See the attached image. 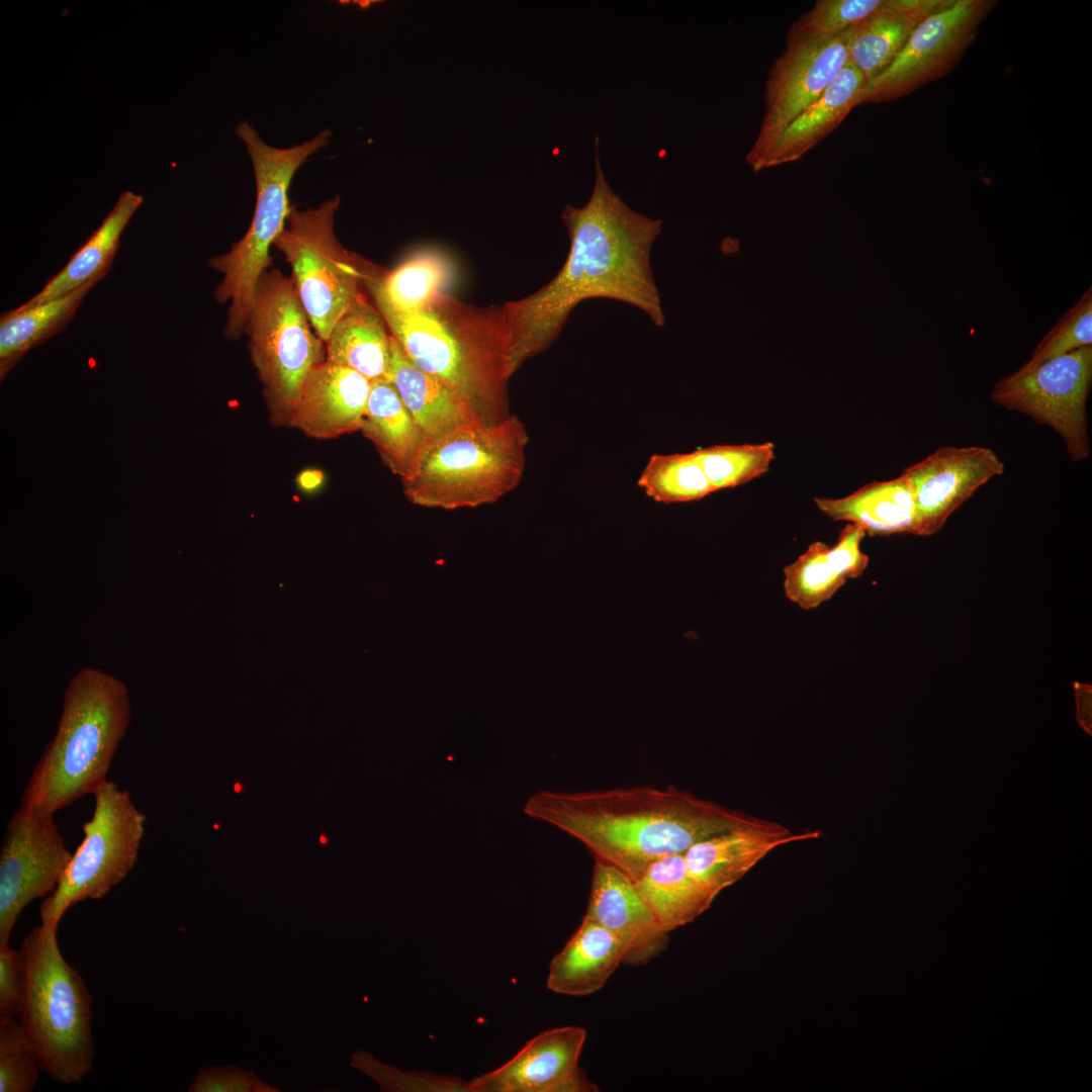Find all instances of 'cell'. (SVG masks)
<instances>
[{
	"instance_id": "6",
	"label": "cell",
	"mask_w": 1092,
	"mask_h": 1092,
	"mask_svg": "<svg viewBox=\"0 0 1092 1092\" xmlns=\"http://www.w3.org/2000/svg\"><path fill=\"white\" fill-rule=\"evenodd\" d=\"M58 925L31 929L19 948L21 1024L42 1070L62 1084L81 1082L92 1070V997L80 973L63 957Z\"/></svg>"
},
{
	"instance_id": "9",
	"label": "cell",
	"mask_w": 1092,
	"mask_h": 1092,
	"mask_svg": "<svg viewBox=\"0 0 1092 1092\" xmlns=\"http://www.w3.org/2000/svg\"><path fill=\"white\" fill-rule=\"evenodd\" d=\"M340 197L316 207L291 206L273 246L291 267V279L316 335L326 343L347 308L359 297L375 265L347 251L335 231Z\"/></svg>"
},
{
	"instance_id": "18",
	"label": "cell",
	"mask_w": 1092,
	"mask_h": 1092,
	"mask_svg": "<svg viewBox=\"0 0 1092 1092\" xmlns=\"http://www.w3.org/2000/svg\"><path fill=\"white\" fill-rule=\"evenodd\" d=\"M820 836L819 830L795 833L785 825L763 819L703 839L684 855L691 876L716 898L774 849Z\"/></svg>"
},
{
	"instance_id": "42",
	"label": "cell",
	"mask_w": 1092,
	"mask_h": 1092,
	"mask_svg": "<svg viewBox=\"0 0 1092 1092\" xmlns=\"http://www.w3.org/2000/svg\"><path fill=\"white\" fill-rule=\"evenodd\" d=\"M320 840H321V842H322V843H326V842H327V838H326L325 836H321Z\"/></svg>"
},
{
	"instance_id": "32",
	"label": "cell",
	"mask_w": 1092,
	"mask_h": 1092,
	"mask_svg": "<svg viewBox=\"0 0 1092 1092\" xmlns=\"http://www.w3.org/2000/svg\"><path fill=\"white\" fill-rule=\"evenodd\" d=\"M713 492L745 484L768 469L775 459L771 442L713 445L693 451Z\"/></svg>"
},
{
	"instance_id": "19",
	"label": "cell",
	"mask_w": 1092,
	"mask_h": 1092,
	"mask_svg": "<svg viewBox=\"0 0 1092 1092\" xmlns=\"http://www.w3.org/2000/svg\"><path fill=\"white\" fill-rule=\"evenodd\" d=\"M370 390L363 375L325 361L305 379L289 428L321 440L360 431Z\"/></svg>"
},
{
	"instance_id": "5",
	"label": "cell",
	"mask_w": 1092,
	"mask_h": 1092,
	"mask_svg": "<svg viewBox=\"0 0 1092 1092\" xmlns=\"http://www.w3.org/2000/svg\"><path fill=\"white\" fill-rule=\"evenodd\" d=\"M529 436L510 414L497 423L474 421L425 441L401 477L414 505L444 510L493 504L520 483Z\"/></svg>"
},
{
	"instance_id": "39",
	"label": "cell",
	"mask_w": 1092,
	"mask_h": 1092,
	"mask_svg": "<svg viewBox=\"0 0 1092 1092\" xmlns=\"http://www.w3.org/2000/svg\"><path fill=\"white\" fill-rule=\"evenodd\" d=\"M866 535L862 527L848 523L839 532L835 545L829 547L830 565L846 580L861 576L869 565V556L860 549Z\"/></svg>"
},
{
	"instance_id": "23",
	"label": "cell",
	"mask_w": 1092,
	"mask_h": 1092,
	"mask_svg": "<svg viewBox=\"0 0 1092 1092\" xmlns=\"http://www.w3.org/2000/svg\"><path fill=\"white\" fill-rule=\"evenodd\" d=\"M390 346L389 380L425 441L462 425L482 421L459 392L438 377L415 366L392 336Z\"/></svg>"
},
{
	"instance_id": "14",
	"label": "cell",
	"mask_w": 1092,
	"mask_h": 1092,
	"mask_svg": "<svg viewBox=\"0 0 1092 1092\" xmlns=\"http://www.w3.org/2000/svg\"><path fill=\"white\" fill-rule=\"evenodd\" d=\"M71 857L54 815L20 805L0 852V946L9 944L22 910L57 889Z\"/></svg>"
},
{
	"instance_id": "30",
	"label": "cell",
	"mask_w": 1092,
	"mask_h": 1092,
	"mask_svg": "<svg viewBox=\"0 0 1092 1092\" xmlns=\"http://www.w3.org/2000/svg\"><path fill=\"white\" fill-rule=\"evenodd\" d=\"M634 883L667 932L694 921L715 900L689 873L684 852L654 861Z\"/></svg>"
},
{
	"instance_id": "34",
	"label": "cell",
	"mask_w": 1092,
	"mask_h": 1092,
	"mask_svg": "<svg viewBox=\"0 0 1092 1092\" xmlns=\"http://www.w3.org/2000/svg\"><path fill=\"white\" fill-rule=\"evenodd\" d=\"M352 1068L374 1080L386 1092H472L470 1082L431 1072L401 1071L383 1064L366 1051H357L349 1061Z\"/></svg>"
},
{
	"instance_id": "24",
	"label": "cell",
	"mask_w": 1092,
	"mask_h": 1092,
	"mask_svg": "<svg viewBox=\"0 0 1092 1092\" xmlns=\"http://www.w3.org/2000/svg\"><path fill=\"white\" fill-rule=\"evenodd\" d=\"M391 335L383 316L363 293L340 316L326 341V361L368 380H389Z\"/></svg>"
},
{
	"instance_id": "35",
	"label": "cell",
	"mask_w": 1092,
	"mask_h": 1092,
	"mask_svg": "<svg viewBox=\"0 0 1092 1092\" xmlns=\"http://www.w3.org/2000/svg\"><path fill=\"white\" fill-rule=\"evenodd\" d=\"M42 1070L19 1021L0 1022V1092H31Z\"/></svg>"
},
{
	"instance_id": "15",
	"label": "cell",
	"mask_w": 1092,
	"mask_h": 1092,
	"mask_svg": "<svg viewBox=\"0 0 1092 1092\" xmlns=\"http://www.w3.org/2000/svg\"><path fill=\"white\" fill-rule=\"evenodd\" d=\"M1004 463L990 448L943 446L901 473L914 500L912 534L937 533L950 515L991 478Z\"/></svg>"
},
{
	"instance_id": "12",
	"label": "cell",
	"mask_w": 1092,
	"mask_h": 1092,
	"mask_svg": "<svg viewBox=\"0 0 1092 1092\" xmlns=\"http://www.w3.org/2000/svg\"><path fill=\"white\" fill-rule=\"evenodd\" d=\"M847 29L836 34L790 27L786 48L768 71L763 91L765 112L753 146L745 156L753 171L780 133L817 100L848 63Z\"/></svg>"
},
{
	"instance_id": "1",
	"label": "cell",
	"mask_w": 1092,
	"mask_h": 1092,
	"mask_svg": "<svg viewBox=\"0 0 1092 1092\" xmlns=\"http://www.w3.org/2000/svg\"><path fill=\"white\" fill-rule=\"evenodd\" d=\"M596 177L588 201L567 204L562 219L569 238L567 258L543 287L502 305L509 338L512 376L559 337L571 311L583 300L606 298L643 311L665 325L651 268L652 246L662 220L633 210L607 181L596 149Z\"/></svg>"
},
{
	"instance_id": "3",
	"label": "cell",
	"mask_w": 1092,
	"mask_h": 1092,
	"mask_svg": "<svg viewBox=\"0 0 1092 1092\" xmlns=\"http://www.w3.org/2000/svg\"><path fill=\"white\" fill-rule=\"evenodd\" d=\"M374 304L415 366L459 392L483 422L510 415L512 374L502 306H476L447 292L413 312Z\"/></svg>"
},
{
	"instance_id": "43",
	"label": "cell",
	"mask_w": 1092,
	"mask_h": 1092,
	"mask_svg": "<svg viewBox=\"0 0 1092 1092\" xmlns=\"http://www.w3.org/2000/svg\"><path fill=\"white\" fill-rule=\"evenodd\" d=\"M240 790H241L240 786L236 785V791L239 792Z\"/></svg>"
},
{
	"instance_id": "10",
	"label": "cell",
	"mask_w": 1092,
	"mask_h": 1092,
	"mask_svg": "<svg viewBox=\"0 0 1092 1092\" xmlns=\"http://www.w3.org/2000/svg\"><path fill=\"white\" fill-rule=\"evenodd\" d=\"M93 795L94 811L83 825V840L72 853L57 889L39 907L43 924L59 926L70 907L103 898L128 875L138 859L145 814L128 791L109 780Z\"/></svg>"
},
{
	"instance_id": "4",
	"label": "cell",
	"mask_w": 1092,
	"mask_h": 1092,
	"mask_svg": "<svg viewBox=\"0 0 1092 1092\" xmlns=\"http://www.w3.org/2000/svg\"><path fill=\"white\" fill-rule=\"evenodd\" d=\"M127 688L104 670L86 667L69 682L55 737L47 744L21 805L55 814L94 794L130 722Z\"/></svg>"
},
{
	"instance_id": "27",
	"label": "cell",
	"mask_w": 1092,
	"mask_h": 1092,
	"mask_svg": "<svg viewBox=\"0 0 1092 1092\" xmlns=\"http://www.w3.org/2000/svg\"><path fill=\"white\" fill-rule=\"evenodd\" d=\"M360 431L400 478L412 469L425 438L390 380L371 382Z\"/></svg>"
},
{
	"instance_id": "16",
	"label": "cell",
	"mask_w": 1092,
	"mask_h": 1092,
	"mask_svg": "<svg viewBox=\"0 0 1092 1092\" xmlns=\"http://www.w3.org/2000/svg\"><path fill=\"white\" fill-rule=\"evenodd\" d=\"M585 1039L580 1026L545 1030L509 1062L469 1081L472 1092H597L578 1065Z\"/></svg>"
},
{
	"instance_id": "31",
	"label": "cell",
	"mask_w": 1092,
	"mask_h": 1092,
	"mask_svg": "<svg viewBox=\"0 0 1092 1092\" xmlns=\"http://www.w3.org/2000/svg\"><path fill=\"white\" fill-rule=\"evenodd\" d=\"M638 486L648 497L663 504L700 500L713 492L693 452L652 455Z\"/></svg>"
},
{
	"instance_id": "38",
	"label": "cell",
	"mask_w": 1092,
	"mask_h": 1092,
	"mask_svg": "<svg viewBox=\"0 0 1092 1092\" xmlns=\"http://www.w3.org/2000/svg\"><path fill=\"white\" fill-rule=\"evenodd\" d=\"M189 1092H279L254 1072L236 1065L206 1066L194 1076Z\"/></svg>"
},
{
	"instance_id": "2",
	"label": "cell",
	"mask_w": 1092,
	"mask_h": 1092,
	"mask_svg": "<svg viewBox=\"0 0 1092 1092\" xmlns=\"http://www.w3.org/2000/svg\"><path fill=\"white\" fill-rule=\"evenodd\" d=\"M524 812L574 837L596 859L614 866L633 882L661 857L763 820L674 787L541 791L527 800Z\"/></svg>"
},
{
	"instance_id": "17",
	"label": "cell",
	"mask_w": 1092,
	"mask_h": 1092,
	"mask_svg": "<svg viewBox=\"0 0 1092 1092\" xmlns=\"http://www.w3.org/2000/svg\"><path fill=\"white\" fill-rule=\"evenodd\" d=\"M585 917L616 935L625 947L624 965L644 967L667 949L669 932L622 871L596 859Z\"/></svg>"
},
{
	"instance_id": "28",
	"label": "cell",
	"mask_w": 1092,
	"mask_h": 1092,
	"mask_svg": "<svg viewBox=\"0 0 1092 1092\" xmlns=\"http://www.w3.org/2000/svg\"><path fill=\"white\" fill-rule=\"evenodd\" d=\"M105 276L96 277L62 297L31 306L20 304L0 316V379L20 359L72 322L88 292Z\"/></svg>"
},
{
	"instance_id": "40",
	"label": "cell",
	"mask_w": 1092,
	"mask_h": 1092,
	"mask_svg": "<svg viewBox=\"0 0 1092 1092\" xmlns=\"http://www.w3.org/2000/svg\"><path fill=\"white\" fill-rule=\"evenodd\" d=\"M22 993V964L19 949L0 946V1022L18 1016Z\"/></svg>"
},
{
	"instance_id": "7",
	"label": "cell",
	"mask_w": 1092,
	"mask_h": 1092,
	"mask_svg": "<svg viewBox=\"0 0 1092 1092\" xmlns=\"http://www.w3.org/2000/svg\"><path fill=\"white\" fill-rule=\"evenodd\" d=\"M250 155L256 181V203L246 234L230 251L208 259V266L219 273L221 281L213 297L219 304L230 303L223 334L237 340L244 334L259 279L271 267L269 249L285 229L291 206L288 190L299 167L331 141L325 129L309 141L289 148L266 144L253 125L241 121L235 130Z\"/></svg>"
},
{
	"instance_id": "26",
	"label": "cell",
	"mask_w": 1092,
	"mask_h": 1092,
	"mask_svg": "<svg viewBox=\"0 0 1092 1092\" xmlns=\"http://www.w3.org/2000/svg\"><path fill=\"white\" fill-rule=\"evenodd\" d=\"M814 502L827 517L856 524L870 535L912 534L913 494L901 474L868 483L845 497H815Z\"/></svg>"
},
{
	"instance_id": "22",
	"label": "cell",
	"mask_w": 1092,
	"mask_h": 1092,
	"mask_svg": "<svg viewBox=\"0 0 1092 1092\" xmlns=\"http://www.w3.org/2000/svg\"><path fill=\"white\" fill-rule=\"evenodd\" d=\"M867 79L851 64L841 70L823 94L803 110L780 133L768 151L762 169L797 162L837 128L859 105Z\"/></svg>"
},
{
	"instance_id": "8",
	"label": "cell",
	"mask_w": 1092,
	"mask_h": 1092,
	"mask_svg": "<svg viewBox=\"0 0 1092 1092\" xmlns=\"http://www.w3.org/2000/svg\"><path fill=\"white\" fill-rule=\"evenodd\" d=\"M244 333L274 427H290L310 371L326 361L291 277L269 268L259 279Z\"/></svg>"
},
{
	"instance_id": "37",
	"label": "cell",
	"mask_w": 1092,
	"mask_h": 1092,
	"mask_svg": "<svg viewBox=\"0 0 1092 1092\" xmlns=\"http://www.w3.org/2000/svg\"><path fill=\"white\" fill-rule=\"evenodd\" d=\"M885 0H818L791 26L800 31L836 34L876 13Z\"/></svg>"
},
{
	"instance_id": "29",
	"label": "cell",
	"mask_w": 1092,
	"mask_h": 1092,
	"mask_svg": "<svg viewBox=\"0 0 1092 1092\" xmlns=\"http://www.w3.org/2000/svg\"><path fill=\"white\" fill-rule=\"evenodd\" d=\"M453 276V265L444 254L425 250L406 258L390 271H381L375 266L365 281V288L374 302L395 311L413 312L446 292Z\"/></svg>"
},
{
	"instance_id": "20",
	"label": "cell",
	"mask_w": 1092,
	"mask_h": 1092,
	"mask_svg": "<svg viewBox=\"0 0 1092 1092\" xmlns=\"http://www.w3.org/2000/svg\"><path fill=\"white\" fill-rule=\"evenodd\" d=\"M952 0H885L873 15L847 28L848 63L867 79L883 73L898 57L916 26Z\"/></svg>"
},
{
	"instance_id": "21",
	"label": "cell",
	"mask_w": 1092,
	"mask_h": 1092,
	"mask_svg": "<svg viewBox=\"0 0 1092 1092\" xmlns=\"http://www.w3.org/2000/svg\"><path fill=\"white\" fill-rule=\"evenodd\" d=\"M624 960L621 940L583 916L578 928L551 960L546 986L561 995H592L605 987Z\"/></svg>"
},
{
	"instance_id": "13",
	"label": "cell",
	"mask_w": 1092,
	"mask_h": 1092,
	"mask_svg": "<svg viewBox=\"0 0 1092 1092\" xmlns=\"http://www.w3.org/2000/svg\"><path fill=\"white\" fill-rule=\"evenodd\" d=\"M997 2L952 0L922 20L894 62L869 81L859 105L902 98L948 74L976 38L979 25Z\"/></svg>"
},
{
	"instance_id": "33",
	"label": "cell",
	"mask_w": 1092,
	"mask_h": 1092,
	"mask_svg": "<svg viewBox=\"0 0 1092 1092\" xmlns=\"http://www.w3.org/2000/svg\"><path fill=\"white\" fill-rule=\"evenodd\" d=\"M829 547L815 541L784 568L785 596L803 610L818 608L846 582L829 563Z\"/></svg>"
},
{
	"instance_id": "25",
	"label": "cell",
	"mask_w": 1092,
	"mask_h": 1092,
	"mask_svg": "<svg viewBox=\"0 0 1092 1092\" xmlns=\"http://www.w3.org/2000/svg\"><path fill=\"white\" fill-rule=\"evenodd\" d=\"M143 201L144 197L141 195L131 191L122 192L101 224L72 255L67 264L22 305L31 306L62 297L96 277L106 276L118 250L121 235Z\"/></svg>"
},
{
	"instance_id": "41",
	"label": "cell",
	"mask_w": 1092,
	"mask_h": 1092,
	"mask_svg": "<svg viewBox=\"0 0 1092 1092\" xmlns=\"http://www.w3.org/2000/svg\"><path fill=\"white\" fill-rule=\"evenodd\" d=\"M1075 696L1079 726L1091 736V687L1083 684H1076Z\"/></svg>"
},
{
	"instance_id": "36",
	"label": "cell",
	"mask_w": 1092,
	"mask_h": 1092,
	"mask_svg": "<svg viewBox=\"0 0 1092 1092\" xmlns=\"http://www.w3.org/2000/svg\"><path fill=\"white\" fill-rule=\"evenodd\" d=\"M1092 347V289L1089 287L1042 337L1029 360L1028 369L1050 359Z\"/></svg>"
},
{
	"instance_id": "11",
	"label": "cell",
	"mask_w": 1092,
	"mask_h": 1092,
	"mask_svg": "<svg viewBox=\"0 0 1092 1092\" xmlns=\"http://www.w3.org/2000/svg\"><path fill=\"white\" fill-rule=\"evenodd\" d=\"M1092 385V347L1020 367L999 379L990 397L1007 410L1049 426L1064 440L1072 461L1090 455L1087 401Z\"/></svg>"
}]
</instances>
